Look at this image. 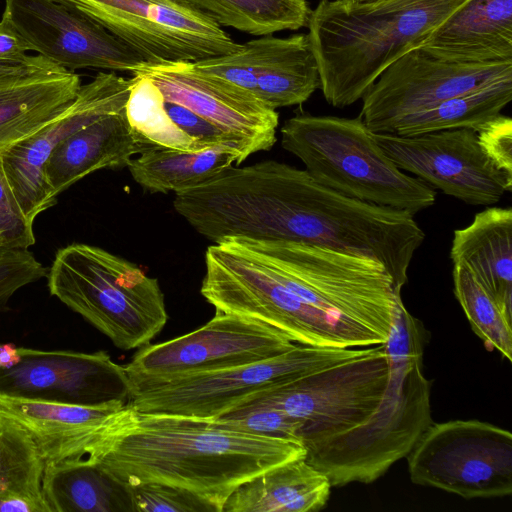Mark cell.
Instances as JSON below:
<instances>
[{
    "instance_id": "cell-1",
    "label": "cell",
    "mask_w": 512,
    "mask_h": 512,
    "mask_svg": "<svg viewBox=\"0 0 512 512\" xmlns=\"http://www.w3.org/2000/svg\"><path fill=\"white\" fill-rule=\"evenodd\" d=\"M81 456L127 486L161 483L187 490L222 512L243 482L306 456L300 442L243 433L124 405L89 439Z\"/></svg>"
},
{
    "instance_id": "cell-2",
    "label": "cell",
    "mask_w": 512,
    "mask_h": 512,
    "mask_svg": "<svg viewBox=\"0 0 512 512\" xmlns=\"http://www.w3.org/2000/svg\"><path fill=\"white\" fill-rule=\"evenodd\" d=\"M467 0H320L308 37L325 100L345 108L362 99L381 72L417 47Z\"/></svg>"
},
{
    "instance_id": "cell-3",
    "label": "cell",
    "mask_w": 512,
    "mask_h": 512,
    "mask_svg": "<svg viewBox=\"0 0 512 512\" xmlns=\"http://www.w3.org/2000/svg\"><path fill=\"white\" fill-rule=\"evenodd\" d=\"M425 329L398 302L384 343L390 378L377 410L357 427L305 447V459L322 471L332 486L369 484L407 457L433 423L432 382L423 372Z\"/></svg>"
},
{
    "instance_id": "cell-4",
    "label": "cell",
    "mask_w": 512,
    "mask_h": 512,
    "mask_svg": "<svg viewBox=\"0 0 512 512\" xmlns=\"http://www.w3.org/2000/svg\"><path fill=\"white\" fill-rule=\"evenodd\" d=\"M281 145L316 182L347 197L413 215L435 203L436 191L399 169L359 116L296 115L282 126Z\"/></svg>"
},
{
    "instance_id": "cell-5",
    "label": "cell",
    "mask_w": 512,
    "mask_h": 512,
    "mask_svg": "<svg viewBox=\"0 0 512 512\" xmlns=\"http://www.w3.org/2000/svg\"><path fill=\"white\" fill-rule=\"evenodd\" d=\"M47 279L51 295L122 350L149 344L167 323L158 280L100 247L73 243L59 249Z\"/></svg>"
},
{
    "instance_id": "cell-6",
    "label": "cell",
    "mask_w": 512,
    "mask_h": 512,
    "mask_svg": "<svg viewBox=\"0 0 512 512\" xmlns=\"http://www.w3.org/2000/svg\"><path fill=\"white\" fill-rule=\"evenodd\" d=\"M229 239L308 304L387 341L401 292L378 261L299 242Z\"/></svg>"
},
{
    "instance_id": "cell-7",
    "label": "cell",
    "mask_w": 512,
    "mask_h": 512,
    "mask_svg": "<svg viewBox=\"0 0 512 512\" xmlns=\"http://www.w3.org/2000/svg\"><path fill=\"white\" fill-rule=\"evenodd\" d=\"M205 266L200 291L216 311L259 320L302 345L357 348L383 343L373 332L302 300L233 239L210 245Z\"/></svg>"
},
{
    "instance_id": "cell-8",
    "label": "cell",
    "mask_w": 512,
    "mask_h": 512,
    "mask_svg": "<svg viewBox=\"0 0 512 512\" xmlns=\"http://www.w3.org/2000/svg\"><path fill=\"white\" fill-rule=\"evenodd\" d=\"M370 348L297 344L276 357L215 371L146 377L129 375L128 405L139 412L214 420L266 391L370 353Z\"/></svg>"
},
{
    "instance_id": "cell-9",
    "label": "cell",
    "mask_w": 512,
    "mask_h": 512,
    "mask_svg": "<svg viewBox=\"0 0 512 512\" xmlns=\"http://www.w3.org/2000/svg\"><path fill=\"white\" fill-rule=\"evenodd\" d=\"M103 26L146 64L195 62L238 49L224 29L183 0H54Z\"/></svg>"
},
{
    "instance_id": "cell-10",
    "label": "cell",
    "mask_w": 512,
    "mask_h": 512,
    "mask_svg": "<svg viewBox=\"0 0 512 512\" xmlns=\"http://www.w3.org/2000/svg\"><path fill=\"white\" fill-rule=\"evenodd\" d=\"M390 378L384 343L255 397L295 418L304 447L364 423L379 407Z\"/></svg>"
},
{
    "instance_id": "cell-11",
    "label": "cell",
    "mask_w": 512,
    "mask_h": 512,
    "mask_svg": "<svg viewBox=\"0 0 512 512\" xmlns=\"http://www.w3.org/2000/svg\"><path fill=\"white\" fill-rule=\"evenodd\" d=\"M414 484L466 499L512 493V434L478 420L432 423L407 455Z\"/></svg>"
},
{
    "instance_id": "cell-12",
    "label": "cell",
    "mask_w": 512,
    "mask_h": 512,
    "mask_svg": "<svg viewBox=\"0 0 512 512\" xmlns=\"http://www.w3.org/2000/svg\"><path fill=\"white\" fill-rule=\"evenodd\" d=\"M508 76L512 62L465 60L421 44L381 72L359 117L373 133H392L407 115Z\"/></svg>"
},
{
    "instance_id": "cell-13",
    "label": "cell",
    "mask_w": 512,
    "mask_h": 512,
    "mask_svg": "<svg viewBox=\"0 0 512 512\" xmlns=\"http://www.w3.org/2000/svg\"><path fill=\"white\" fill-rule=\"evenodd\" d=\"M296 345L264 322L216 311L205 325L188 334L143 346L124 367L128 375L172 377L264 361Z\"/></svg>"
},
{
    "instance_id": "cell-14",
    "label": "cell",
    "mask_w": 512,
    "mask_h": 512,
    "mask_svg": "<svg viewBox=\"0 0 512 512\" xmlns=\"http://www.w3.org/2000/svg\"><path fill=\"white\" fill-rule=\"evenodd\" d=\"M386 156L402 171L469 205L496 204L512 190V177L482 150L476 131L459 128L416 136L373 133Z\"/></svg>"
},
{
    "instance_id": "cell-15",
    "label": "cell",
    "mask_w": 512,
    "mask_h": 512,
    "mask_svg": "<svg viewBox=\"0 0 512 512\" xmlns=\"http://www.w3.org/2000/svg\"><path fill=\"white\" fill-rule=\"evenodd\" d=\"M20 361L0 369V396L81 406H123L132 386L124 366L105 351L19 347Z\"/></svg>"
},
{
    "instance_id": "cell-16",
    "label": "cell",
    "mask_w": 512,
    "mask_h": 512,
    "mask_svg": "<svg viewBox=\"0 0 512 512\" xmlns=\"http://www.w3.org/2000/svg\"><path fill=\"white\" fill-rule=\"evenodd\" d=\"M1 18L30 51L72 72L96 68L135 74L144 64L103 26L54 0H5Z\"/></svg>"
},
{
    "instance_id": "cell-17",
    "label": "cell",
    "mask_w": 512,
    "mask_h": 512,
    "mask_svg": "<svg viewBox=\"0 0 512 512\" xmlns=\"http://www.w3.org/2000/svg\"><path fill=\"white\" fill-rule=\"evenodd\" d=\"M135 74L149 78L165 101L185 106L234 138L242 161L271 149L277 140L275 109L257 95L201 71L194 62L144 63Z\"/></svg>"
},
{
    "instance_id": "cell-18",
    "label": "cell",
    "mask_w": 512,
    "mask_h": 512,
    "mask_svg": "<svg viewBox=\"0 0 512 512\" xmlns=\"http://www.w3.org/2000/svg\"><path fill=\"white\" fill-rule=\"evenodd\" d=\"M133 84L115 72H99L81 85L73 103L34 134L0 153L8 182L29 221L56 204L44 169L55 146L70 134L108 114L125 110Z\"/></svg>"
},
{
    "instance_id": "cell-19",
    "label": "cell",
    "mask_w": 512,
    "mask_h": 512,
    "mask_svg": "<svg viewBox=\"0 0 512 512\" xmlns=\"http://www.w3.org/2000/svg\"><path fill=\"white\" fill-rule=\"evenodd\" d=\"M80 76L35 55L0 67V153L63 113L81 87Z\"/></svg>"
},
{
    "instance_id": "cell-20",
    "label": "cell",
    "mask_w": 512,
    "mask_h": 512,
    "mask_svg": "<svg viewBox=\"0 0 512 512\" xmlns=\"http://www.w3.org/2000/svg\"><path fill=\"white\" fill-rule=\"evenodd\" d=\"M147 147L132 130L126 108L105 115L59 142L44 169L51 195L57 196L85 176L106 168L127 166Z\"/></svg>"
},
{
    "instance_id": "cell-21",
    "label": "cell",
    "mask_w": 512,
    "mask_h": 512,
    "mask_svg": "<svg viewBox=\"0 0 512 512\" xmlns=\"http://www.w3.org/2000/svg\"><path fill=\"white\" fill-rule=\"evenodd\" d=\"M123 406H81L0 396V413L29 433L45 464L82 458L81 451L92 435Z\"/></svg>"
},
{
    "instance_id": "cell-22",
    "label": "cell",
    "mask_w": 512,
    "mask_h": 512,
    "mask_svg": "<svg viewBox=\"0 0 512 512\" xmlns=\"http://www.w3.org/2000/svg\"><path fill=\"white\" fill-rule=\"evenodd\" d=\"M450 258L466 267L512 319V209L489 207L454 231Z\"/></svg>"
},
{
    "instance_id": "cell-23",
    "label": "cell",
    "mask_w": 512,
    "mask_h": 512,
    "mask_svg": "<svg viewBox=\"0 0 512 512\" xmlns=\"http://www.w3.org/2000/svg\"><path fill=\"white\" fill-rule=\"evenodd\" d=\"M478 62H512V0H467L423 42Z\"/></svg>"
},
{
    "instance_id": "cell-24",
    "label": "cell",
    "mask_w": 512,
    "mask_h": 512,
    "mask_svg": "<svg viewBox=\"0 0 512 512\" xmlns=\"http://www.w3.org/2000/svg\"><path fill=\"white\" fill-rule=\"evenodd\" d=\"M328 477L305 457L279 464L240 484L222 512H309L330 496Z\"/></svg>"
},
{
    "instance_id": "cell-25",
    "label": "cell",
    "mask_w": 512,
    "mask_h": 512,
    "mask_svg": "<svg viewBox=\"0 0 512 512\" xmlns=\"http://www.w3.org/2000/svg\"><path fill=\"white\" fill-rule=\"evenodd\" d=\"M42 495L49 512H135L130 487L85 458L46 463Z\"/></svg>"
},
{
    "instance_id": "cell-26",
    "label": "cell",
    "mask_w": 512,
    "mask_h": 512,
    "mask_svg": "<svg viewBox=\"0 0 512 512\" xmlns=\"http://www.w3.org/2000/svg\"><path fill=\"white\" fill-rule=\"evenodd\" d=\"M139 155L127 167L135 182L152 193L190 189L233 163L241 164L239 152L227 146L197 152L152 147Z\"/></svg>"
},
{
    "instance_id": "cell-27",
    "label": "cell",
    "mask_w": 512,
    "mask_h": 512,
    "mask_svg": "<svg viewBox=\"0 0 512 512\" xmlns=\"http://www.w3.org/2000/svg\"><path fill=\"white\" fill-rule=\"evenodd\" d=\"M318 88L319 69L308 34L275 37L257 73V96L276 110L304 103Z\"/></svg>"
},
{
    "instance_id": "cell-28",
    "label": "cell",
    "mask_w": 512,
    "mask_h": 512,
    "mask_svg": "<svg viewBox=\"0 0 512 512\" xmlns=\"http://www.w3.org/2000/svg\"><path fill=\"white\" fill-rule=\"evenodd\" d=\"M511 99L512 76H508L407 115L392 133L416 136L459 128L476 131L500 115Z\"/></svg>"
},
{
    "instance_id": "cell-29",
    "label": "cell",
    "mask_w": 512,
    "mask_h": 512,
    "mask_svg": "<svg viewBox=\"0 0 512 512\" xmlns=\"http://www.w3.org/2000/svg\"><path fill=\"white\" fill-rule=\"evenodd\" d=\"M220 27L253 36L307 27V0H183Z\"/></svg>"
},
{
    "instance_id": "cell-30",
    "label": "cell",
    "mask_w": 512,
    "mask_h": 512,
    "mask_svg": "<svg viewBox=\"0 0 512 512\" xmlns=\"http://www.w3.org/2000/svg\"><path fill=\"white\" fill-rule=\"evenodd\" d=\"M126 104L128 122L147 147H166L188 152L208 149L184 133L169 117L165 100L157 86L146 76L134 74Z\"/></svg>"
},
{
    "instance_id": "cell-31",
    "label": "cell",
    "mask_w": 512,
    "mask_h": 512,
    "mask_svg": "<svg viewBox=\"0 0 512 512\" xmlns=\"http://www.w3.org/2000/svg\"><path fill=\"white\" fill-rule=\"evenodd\" d=\"M454 293L473 331L489 347L512 361V319L462 265H453Z\"/></svg>"
},
{
    "instance_id": "cell-32",
    "label": "cell",
    "mask_w": 512,
    "mask_h": 512,
    "mask_svg": "<svg viewBox=\"0 0 512 512\" xmlns=\"http://www.w3.org/2000/svg\"><path fill=\"white\" fill-rule=\"evenodd\" d=\"M44 460L29 433L0 413V490L43 499Z\"/></svg>"
},
{
    "instance_id": "cell-33",
    "label": "cell",
    "mask_w": 512,
    "mask_h": 512,
    "mask_svg": "<svg viewBox=\"0 0 512 512\" xmlns=\"http://www.w3.org/2000/svg\"><path fill=\"white\" fill-rule=\"evenodd\" d=\"M210 421L225 429L302 443L299 422L285 411L259 398Z\"/></svg>"
},
{
    "instance_id": "cell-34",
    "label": "cell",
    "mask_w": 512,
    "mask_h": 512,
    "mask_svg": "<svg viewBox=\"0 0 512 512\" xmlns=\"http://www.w3.org/2000/svg\"><path fill=\"white\" fill-rule=\"evenodd\" d=\"M274 39L272 35L262 36L240 44L231 53L195 61L194 64L207 74L257 95V73Z\"/></svg>"
},
{
    "instance_id": "cell-35",
    "label": "cell",
    "mask_w": 512,
    "mask_h": 512,
    "mask_svg": "<svg viewBox=\"0 0 512 512\" xmlns=\"http://www.w3.org/2000/svg\"><path fill=\"white\" fill-rule=\"evenodd\" d=\"M135 512H216L193 493L161 483L129 486Z\"/></svg>"
},
{
    "instance_id": "cell-36",
    "label": "cell",
    "mask_w": 512,
    "mask_h": 512,
    "mask_svg": "<svg viewBox=\"0 0 512 512\" xmlns=\"http://www.w3.org/2000/svg\"><path fill=\"white\" fill-rule=\"evenodd\" d=\"M0 234L10 250H29L35 243L33 222L25 216L0 158Z\"/></svg>"
},
{
    "instance_id": "cell-37",
    "label": "cell",
    "mask_w": 512,
    "mask_h": 512,
    "mask_svg": "<svg viewBox=\"0 0 512 512\" xmlns=\"http://www.w3.org/2000/svg\"><path fill=\"white\" fill-rule=\"evenodd\" d=\"M47 276V269L29 250L0 252V309L22 287Z\"/></svg>"
},
{
    "instance_id": "cell-38",
    "label": "cell",
    "mask_w": 512,
    "mask_h": 512,
    "mask_svg": "<svg viewBox=\"0 0 512 512\" xmlns=\"http://www.w3.org/2000/svg\"><path fill=\"white\" fill-rule=\"evenodd\" d=\"M165 100V99H164ZM165 109L172 121L189 137L207 148L227 146L241 152L237 141L192 110L174 102L165 101Z\"/></svg>"
},
{
    "instance_id": "cell-39",
    "label": "cell",
    "mask_w": 512,
    "mask_h": 512,
    "mask_svg": "<svg viewBox=\"0 0 512 512\" xmlns=\"http://www.w3.org/2000/svg\"><path fill=\"white\" fill-rule=\"evenodd\" d=\"M479 144L490 161L512 177V121L498 115L476 130Z\"/></svg>"
},
{
    "instance_id": "cell-40",
    "label": "cell",
    "mask_w": 512,
    "mask_h": 512,
    "mask_svg": "<svg viewBox=\"0 0 512 512\" xmlns=\"http://www.w3.org/2000/svg\"><path fill=\"white\" fill-rule=\"evenodd\" d=\"M27 43L3 18L0 20V65L21 64L28 60Z\"/></svg>"
},
{
    "instance_id": "cell-41",
    "label": "cell",
    "mask_w": 512,
    "mask_h": 512,
    "mask_svg": "<svg viewBox=\"0 0 512 512\" xmlns=\"http://www.w3.org/2000/svg\"><path fill=\"white\" fill-rule=\"evenodd\" d=\"M0 512H49L43 499L0 490Z\"/></svg>"
},
{
    "instance_id": "cell-42",
    "label": "cell",
    "mask_w": 512,
    "mask_h": 512,
    "mask_svg": "<svg viewBox=\"0 0 512 512\" xmlns=\"http://www.w3.org/2000/svg\"><path fill=\"white\" fill-rule=\"evenodd\" d=\"M19 361V347L13 343H0V369L10 368Z\"/></svg>"
},
{
    "instance_id": "cell-43",
    "label": "cell",
    "mask_w": 512,
    "mask_h": 512,
    "mask_svg": "<svg viewBox=\"0 0 512 512\" xmlns=\"http://www.w3.org/2000/svg\"><path fill=\"white\" fill-rule=\"evenodd\" d=\"M345 4H362V3H374L383 0H339Z\"/></svg>"
},
{
    "instance_id": "cell-44",
    "label": "cell",
    "mask_w": 512,
    "mask_h": 512,
    "mask_svg": "<svg viewBox=\"0 0 512 512\" xmlns=\"http://www.w3.org/2000/svg\"><path fill=\"white\" fill-rule=\"evenodd\" d=\"M5 250H10V249H8L4 237L2 236V234H0V252L5 251Z\"/></svg>"
},
{
    "instance_id": "cell-45",
    "label": "cell",
    "mask_w": 512,
    "mask_h": 512,
    "mask_svg": "<svg viewBox=\"0 0 512 512\" xmlns=\"http://www.w3.org/2000/svg\"><path fill=\"white\" fill-rule=\"evenodd\" d=\"M3 66V65H0V67Z\"/></svg>"
}]
</instances>
